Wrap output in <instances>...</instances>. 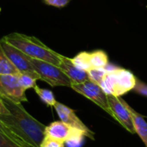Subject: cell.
I'll return each mask as SVG.
<instances>
[{
    "label": "cell",
    "mask_w": 147,
    "mask_h": 147,
    "mask_svg": "<svg viewBox=\"0 0 147 147\" xmlns=\"http://www.w3.org/2000/svg\"><path fill=\"white\" fill-rule=\"evenodd\" d=\"M9 114L0 115V121L13 132L26 146L40 147L45 137L46 126L34 118L22 103L0 96Z\"/></svg>",
    "instance_id": "cell-1"
},
{
    "label": "cell",
    "mask_w": 147,
    "mask_h": 147,
    "mask_svg": "<svg viewBox=\"0 0 147 147\" xmlns=\"http://www.w3.org/2000/svg\"><path fill=\"white\" fill-rule=\"evenodd\" d=\"M9 44L30 58L43 60L59 66L61 60V54L52 50L38 38L28 36L19 33H11L3 37Z\"/></svg>",
    "instance_id": "cell-2"
},
{
    "label": "cell",
    "mask_w": 147,
    "mask_h": 147,
    "mask_svg": "<svg viewBox=\"0 0 147 147\" xmlns=\"http://www.w3.org/2000/svg\"><path fill=\"white\" fill-rule=\"evenodd\" d=\"M136 82L137 78L133 72L116 66L113 70L107 71L99 85L107 95L120 97L133 90Z\"/></svg>",
    "instance_id": "cell-3"
},
{
    "label": "cell",
    "mask_w": 147,
    "mask_h": 147,
    "mask_svg": "<svg viewBox=\"0 0 147 147\" xmlns=\"http://www.w3.org/2000/svg\"><path fill=\"white\" fill-rule=\"evenodd\" d=\"M30 61L35 72L39 75L40 79L47 83L52 87L71 86V80L59 66L33 58L30 59Z\"/></svg>",
    "instance_id": "cell-4"
},
{
    "label": "cell",
    "mask_w": 147,
    "mask_h": 147,
    "mask_svg": "<svg viewBox=\"0 0 147 147\" xmlns=\"http://www.w3.org/2000/svg\"><path fill=\"white\" fill-rule=\"evenodd\" d=\"M45 136L53 138L64 143H68L71 146H77L81 143L86 134L63 121H53L45 128Z\"/></svg>",
    "instance_id": "cell-5"
},
{
    "label": "cell",
    "mask_w": 147,
    "mask_h": 147,
    "mask_svg": "<svg viewBox=\"0 0 147 147\" xmlns=\"http://www.w3.org/2000/svg\"><path fill=\"white\" fill-rule=\"evenodd\" d=\"M71 88L78 92V94L84 96L88 98L94 103H96L98 107L106 111L109 115H111V110L108 100V95L103 91L101 86L90 79L80 83V84H73Z\"/></svg>",
    "instance_id": "cell-6"
},
{
    "label": "cell",
    "mask_w": 147,
    "mask_h": 147,
    "mask_svg": "<svg viewBox=\"0 0 147 147\" xmlns=\"http://www.w3.org/2000/svg\"><path fill=\"white\" fill-rule=\"evenodd\" d=\"M0 46L3 48L5 55L8 57L9 61L18 70L19 72L29 74L30 76L36 78L37 80L40 79L39 75L35 72L31 64L30 61L31 58L29 56L26 55L18 48L9 44L3 37L0 40Z\"/></svg>",
    "instance_id": "cell-7"
},
{
    "label": "cell",
    "mask_w": 147,
    "mask_h": 147,
    "mask_svg": "<svg viewBox=\"0 0 147 147\" xmlns=\"http://www.w3.org/2000/svg\"><path fill=\"white\" fill-rule=\"evenodd\" d=\"M25 91L19 83L17 75L0 74V96L17 103L26 102L28 98Z\"/></svg>",
    "instance_id": "cell-8"
},
{
    "label": "cell",
    "mask_w": 147,
    "mask_h": 147,
    "mask_svg": "<svg viewBox=\"0 0 147 147\" xmlns=\"http://www.w3.org/2000/svg\"><path fill=\"white\" fill-rule=\"evenodd\" d=\"M108 100L111 110V116L115 118L127 131L131 134H135L133 125L132 116L127 109V102L121 96H114L108 95Z\"/></svg>",
    "instance_id": "cell-9"
},
{
    "label": "cell",
    "mask_w": 147,
    "mask_h": 147,
    "mask_svg": "<svg viewBox=\"0 0 147 147\" xmlns=\"http://www.w3.org/2000/svg\"><path fill=\"white\" fill-rule=\"evenodd\" d=\"M61 120V121L77 128L81 131H83L85 134L86 137L90 139V140H95V134L92 132L76 115L75 111L71 109V108L67 107L66 105L60 103L59 102H56V104L53 107Z\"/></svg>",
    "instance_id": "cell-10"
},
{
    "label": "cell",
    "mask_w": 147,
    "mask_h": 147,
    "mask_svg": "<svg viewBox=\"0 0 147 147\" xmlns=\"http://www.w3.org/2000/svg\"><path fill=\"white\" fill-rule=\"evenodd\" d=\"M59 67L69 78V79L71 82V84H80V83L89 80L88 72L86 71L78 68L72 63L71 59H70V58H67V57L62 55Z\"/></svg>",
    "instance_id": "cell-11"
},
{
    "label": "cell",
    "mask_w": 147,
    "mask_h": 147,
    "mask_svg": "<svg viewBox=\"0 0 147 147\" xmlns=\"http://www.w3.org/2000/svg\"><path fill=\"white\" fill-rule=\"evenodd\" d=\"M127 109L131 114L132 116V121H133V125L134 127L135 134H137L141 140L144 142L147 147V122L144 119V117L139 114L136 110H134L130 105L127 103Z\"/></svg>",
    "instance_id": "cell-12"
},
{
    "label": "cell",
    "mask_w": 147,
    "mask_h": 147,
    "mask_svg": "<svg viewBox=\"0 0 147 147\" xmlns=\"http://www.w3.org/2000/svg\"><path fill=\"white\" fill-rule=\"evenodd\" d=\"M90 61L92 68H105L109 64V57L102 50H96L90 53Z\"/></svg>",
    "instance_id": "cell-13"
},
{
    "label": "cell",
    "mask_w": 147,
    "mask_h": 147,
    "mask_svg": "<svg viewBox=\"0 0 147 147\" xmlns=\"http://www.w3.org/2000/svg\"><path fill=\"white\" fill-rule=\"evenodd\" d=\"M18 70L9 61L8 57L5 55L3 48L0 46V74H13L17 75Z\"/></svg>",
    "instance_id": "cell-14"
},
{
    "label": "cell",
    "mask_w": 147,
    "mask_h": 147,
    "mask_svg": "<svg viewBox=\"0 0 147 147\" xmlns=\"http://www.w3.org/2000/svg\"><path fill=\"white\" fill-rule=\"evenodd\" d=\"M72 63L79 69L88 71L92 69L90 61V53L88 52H81L77 54L74 58L71 59Z\"/></svg>",
    "instance_id": "cell-15"
},
{
    "label": "cell",
    "mask_w": 147,
    "mask_h": 147,
    "mask_svg": "<svg viewBox=\"0 0 147 147\" xmlns=\"http://www.w3.org/2000/svg\"><path fill=\"white\" fill-rule=\"evenodd\" d=\"M35 91V93L38 95V96L40 97V99L46 103L47 105L50 106V107H54V105L56 104L57 101L55 99V96L53 95V93L47 89H42L40 88L37 84L33 88Z\"/></svg>",
    "instance_id": "cell-16"
},
{
    "label": "cell",
    "mask_w": 147,
    "mask_h": 147,
    "mask_svg": "<svg viewBox=\"0 0 147 147\" xmlns=\"http://www.w3.org/2000/svg\"><path fill=\"white\" fill-rule=\"evenodd\" d=\"M17 77H18V80H19L20 84L22 85V87L25 90H27L28 89L34 88V87L36 85V81H37V79L34 78H33V77L30 76L29 74L19 72V73L17 74Z\"/></svg>",
    "instance_id": "cell-17"
},
{
    "label": "cell",
    "mask_w": 147,
    "mask_h": 147,
    "mask_svg": "<svg viewBox=\"0 0 147 147\" xmlns=\"http://www.w3.org/2000/svg\"><path fill=\"white\" fill-rule=\"evenodd\" d=\"M89 79L97 84H100L102 81L105 74L107 73V71L105 68H92L89 70L88 71Z\"/></svg>",
    "instance_id": "cell-18"
},
{
    "label": "cell",
    "mask_w": 147,
    "mask_h": 147,
    "mask_svg": "<svg viewBox=\"0 0 147 147\" xmlns=\"http://www.w3.org/2000/svg\"><path fill=\"white\" fill-rule=\"evenodd\" d=\"M40 147H65V143L53 138L45 136Z\"/></svg>",
    "instance_id": "cell-19"
},
{
    "label": "cell",
    "mask_w": 147,
    "mask_h": 147,
    "mask_svg": "<svg viewBox=\"0 0 147 147\" xmlns=\"http://www.w3.org/2000/svg\"><path fill=\"white\" fill-rule=\"evenodd\" d=\"M0 132L1 133H3V134H5V135H7L9 138H10L11 140H13L15 142H16V143H18V144H20L21 146H27L13 132H11L3 122H1L0 121Z\"/></svg>",
    "instance_id": "cell-20"
},
{
    "label": "cell",
    "mask_w": 147,
    "mask_h": 147,
    "mask_svg": "<svg viewBox=\"0 0 147 147\" xmlns=\"http://www.w3.org/2000/svg\"><path fill=\"white\" fill-rule=\"evenodd\" d=\"M0 147H27L21 146L20 144L15 142L13 140L9 138L7 135L0 132Z\"/></svg>",
    "instance_id": "cell-21"
},
{
    "label": "cell",
    "mask_w": 147,
    "mask_h": 147,
    "mask_svg": "<svg viewBox=\"0 0 147 147\" xmlns=\"http://www.w3.org/2000/svg\"><path fill=\"white\" fill-rule=\"evenodd\" d=\"M134 90L140 94V95H142V96H145L147 97V84L140 81L138 78H137V82H136V84L134 88Z\"/></svg>",
    "instance_id": "cell-22"
},
{
    "label": "cell",
    "mask_w": 147,
    "mask_h": 147,
    "mask_svg": "<svg viewBox=\"0 0 147 147\" xmlns=\"http://www.w3.org/2000/svg\"><path fill=\"white\" fill-rule=\"evenodd\" d=\"M44 2L51 6H54L57 8H62L68 4L70 0H44Z\"/></svg>",
    "instance_id": "cell-23"
},
{
    "label": "cell",
    "mask_w": 147,
    "mask_h": 147,
    "mask_svg": "<svg viewBox=\"0 0 147 147\" xmlns=\"http://www.w3.org/2000/svg\"><path fill=\"white\" fill-rule=\"evenodd\" d=\"M9 110L7 109V108L4 106V104L3 103L1 98H0V115H6V114H9Z\"/></svg>",
    "instance_id": "cell-24"
},
{
    "label": "cell",
    "mask_w": 147,
    "mask_h": 147,
    "mask_svg": "<svg viewBox=\"0 0 147 147\" xmlns=\"http://www.w3.org/2000/svg\"><path fill=\"white\" fill-rule=\"evenodd\" d=\"M27 147H32V146H27Z\"/></svg>",
    "instance_id": "cell-25"
},
{
    "label": "cell",
    "mask_w": 147,
    "mask_h": 147,
    "mask_svg": "<svg viewBox=\"0 0 147 147\" xmlns=\"http://www.w3.org/2000/svg\"><path fill=\"white\" fill-rule=\"evenodd\" d=\"M0 12H1V8H0Z\"/></svg>",
    "instance_id": "cell-26"
}]
</instances>
